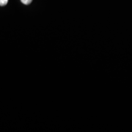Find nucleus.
Returning <instances> with one entry per match:
<instances>
[{
    "label": "nucleus",
    "instance_id": "obj_1",
    "mask_svg": "<svg viewBox=\"0 0 132 132\" xmlns=\"http://www.w3.org/2000/svg\"><path fill=\"white\" fill-rule=\"evenodd\" d=\"M8 0H0V6H5L7 4Z\"/></svg>",
    "mask_w": 132,
    "mask_h": 132
},
{
    "label": "nucleus",
    "instance_id": "obj_2",
    "mask_svg": "<svg viewBox=\"0 0 132 132\" xmlns=\"http://www.w3.org/2000/svg\"><path fill=\"white\" fill-rule=\"evenodd\" d=\"M21 1L24 5H29L32 2V0H21Z\"/></svg>",
    "mask_w": 132,
    "mask_h": 132
}]
</instances>
